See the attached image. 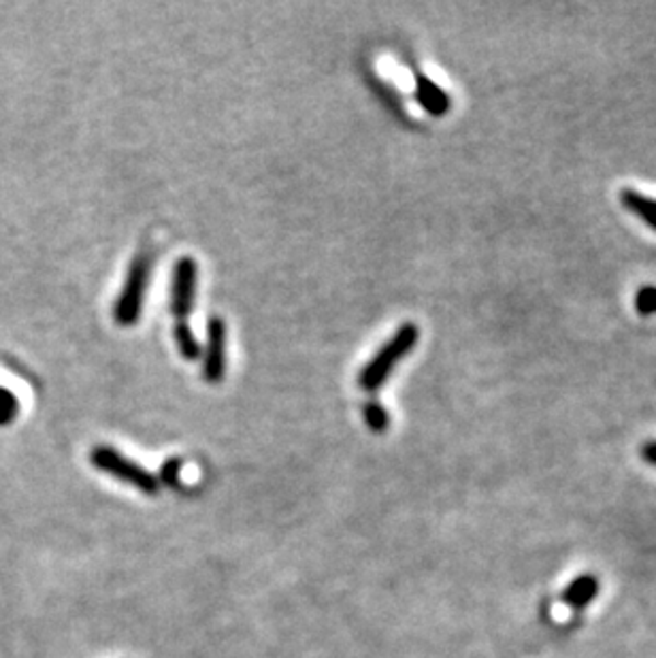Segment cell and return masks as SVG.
I'll use <instances>...</instances> for the list:
<instances>
[{
  "mask_svg": "<svg viewBox=\"0 0 656 658\" xmlns=\"http://www.w3.org/2000/svg\"><path fill=\"white\" fill-rule=\"evenodd\" d=\"M225 376H227V324L220 318H211L207 322L203 378L209 384H220Z\"/></svg>",
  "mask_w": 656,
  "mask_h": 658,
  "instance_id": "5",
  "label": "cell"
},
{
  "mask_svg": "<svg viewBox=\"0 0 656 658\" xmlns=\"http://www.w3.org/2000/svg\"><path fill=\"white\" fill-rule=\"evenodd\" d=\"M18 399L11 390L0 388V425H9L18 416Z\"/></svg>",
  "mask_w": 656,
  "mask_h": 658,
  "instance_id": "12",
  "label": "cell"
},
{
  "mask_svg": "<svg viewBox=\"0 0 656 658\" xmlns=\"http://www.w3.org/2000/svg\"><path fill=\"white\" fill-rule=\"evenodd\" d=\"M620 203L624 205L626 211L635 213L642 218L653 231H656V198H651L646 194L637 193L633 188H624L620 193Z\"/></svg>",
  "mask_w": 656,
  "mask_h": 658,
  "instance_id": "8",
  "label": "cell"
},
{
  "mask_svg": "<svg viewBox=\"0 0 656 658\" xmlns=\"http://www.w3.org/2000/svg\"><path fill=\"white\" fill-rule=\"evenodd\" d=\"M416 96L430 116H444L450 112V96L444 92L433 79L418 76L416 79Z\"/></svg>",
  "mask_w": 656,
  "mask_h": 658,
  "instance_id": "7",
  "label": "cell"
},
{
  "mask_svg": "<svg viewBox=\"0 0 656 658\" xmlns=\"http://www.w3.org/2000/svg\"><path fill=\"white\" fill-rule=\"evenodd\" d=\"M640 454H642L644 463L656 466V439H653V441H644Z\"/></svg>",
  "mask_w": 656,
  "mask_h": 658,
  "instance_id": "14",
  "label": "cell"
},
{
  "mask_svg": "<svg viewBox=\"0 0 656 658\" xmlns=\"http://www.w3.org/2000/svg\"><path fill=\"white\" fill-rule=\"evenodd\" d=\"M635 310L640 315H656V286L644 284L635 295Z\"/></svg>",
  "mask_w": 656,
  "mask_h": 658,
  "instance_id": "11",
  "label": "cell"
},
{
  "mask_svg": "<svg viewBox=\"0 0 656 658\" xmlns=\"http://www.w3.org/2000/svg\"><path fill=\"white\" fill-rule=\"evenodd\" d=\"M601 590V581L597 576L592 574H582L576 580L572 581L563 594H561V601L565 605H569L572 610H584L588 603L595 601V597L599 594Z\"/></svg>",
  "mask_w": 656,
  "mask_h": 658,
  "instance_id": "6",
  "label": "cell"
},
{
  "mask_svg": "<svg viewBox=\"0 0 656 658\" xmlns=\"http://www.w3.org/2000/svg\"><path fill=\"white\" fill-rule=\"evenodd\" d=\"M152 267H154V258L150 252H139L135 256L114 308V315L119 326H133L139 322L143 313Z\"/></svg>",
  "mask_w": 656,
  "mask_h": 658,
  "instance_id": "2",
  "label": "cell"
},
{
  "mask_svg": "<svg viewBox=\"0 0 656 658\" xmlns=\"http://www.w3.org/2000/svg\"><path fill=\"white\" fill-rule=\"evenodd\" d=\"M418 339H421L418 326L412 324V322H405V324L388 339L387 346L380 349V351L365 365V369H362L360 376H358V384H360V388H365L367 392H373V390L384 386L388 378H390V373H392V369H394V367H396L412 349L416 348Z\"/></svg>",
  "mask_w": 656,
  "mask_h": 658,
  "instance_id": "1",
  "label": "cell"
},
{
  "mask_svg": "<svg viewBox=\"0 0 656 658\" xmlns=\"http://www.w3.org/2000/svg\"><path fill=\"white\" fill-rule=\"evenodd\" d=\"M196 286H198V265L191 256H184L173 267L171 279V313L177 322H186V318L196 305Z\"/></svg>",
  "mask_w": 656,
  "mask_h": 658,
  "instance_id": "4",
  "label": "cell"
},
{
  "mask_svg": "<svg viewBox=\"0 0 656 658\" xmlns=\"http://www.w3.org/2000/svg\"><path fill=\"white\" fill-rule=\"evenodd\" d=\"M173 337H175V342H177V349L182 351V356H184L186 360L193 362V360H198V358H200V346H198V342H196L193 328H191L188 322H177V324L173 326Z\"/></svg>",
  "mask_w": 656,
  "mask_h": 658,
  "instance_id": "9",
  "label": "cell"
},
{
  "mask_svg": "<svg viewBox=\"0 0 656 658\" xmlns=\"http://www.w3.org/2000/svg\"><path fill=\"white\" fill-rule=\"evenodd\" d=\"M90 463L99 471L114 475L119 482L130 484L150 497H154L156 493L160 490V480L156 477L154 473H150L146 466L133 463L130 459H126L124 454H119L110 446L94 448L90 454Z\"/></svg>",
  "mask_w": 656,
  "mask_h": 658,
  "instance_id": "3",
  "label": "cell"
},
{
  "mask_svg": "<svg viewBox=\"0 0 656 658\" xmlns=\"http://www.w3.org/2000/svg\"><path fill=\"white\" fill-rule=\"evenodd\" d=\"M365 420L373 432H387L388 425H390V416L380 401H369L365 405Z\"/></svg>",
  "mask_w": 656,
  "mask_h": 658,
  "instance_id": "10",
  "label": "cell"
},
{
  "mask_svg": "<svg viewBox=\"0 0 656 658\" xmlns=\"http://www.w3.org/2000/svg\"><path fill=\"white\" fill-rule=\"evenodd\" d=\"M180 466L182 463L177 459H171L166 465L162 466V477L166 480V484H175L177 486V473H180Z\"/></svg>",
  "mask_w": 656,
  "mask_h": 658,
  "instance_id": "13",
  "label": "cell"
}]
</instances>
